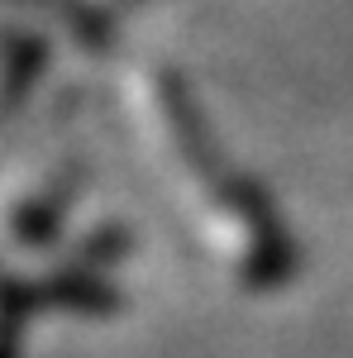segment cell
I'll return each mask as SVG.
<instances>
[{
  "instance_id": "cell-1",
  "label": "cell",
  "mask_w": 353,
  "mask_h": 358,
  "mask_svg": "<svg viewBox=\"0 0 353 358\" xmlns=\"http://www.w3.org/2000/svg\"><path fill=\"white\" fill-rule=\"evenodd\" d=\"M57 5H62V20H67V29L91 34V29L110 24L120 10H134L138 0H57Z\"/></svg>"
}]
</instances>
